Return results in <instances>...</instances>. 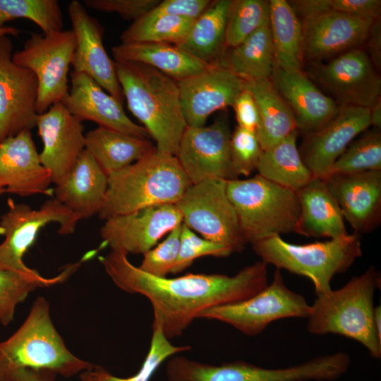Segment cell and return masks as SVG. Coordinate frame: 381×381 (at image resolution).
<instances>
[{
	"instance_id": "6da1fadb",
	"label": "cell",
	"mask_w": 381,
	"mask_h": 381,
	"mask_svg": "<svg viewBox=\"0 0 381 381\" xmlns=\"http://www.w3.org/2000/svg\"><path fill=\"white\" fill-rule=\"evenodd\" d=\"M99 260L117 287L150 301L152 325H158L168 339L180 336L203 310L245 300L268 284L267 265L262 261L234 276L189 273L168 278L145 273L123 253L111 250Z\"/></svg>"
},
{
	"instance_id": "7a4b0ae2",
	"label": "cell",
	"mask_w": 381,
	"mask_h": 381,
	"mask_svg": "<svg viewBox=\"0 0 381 381\" xmlns=\"http://www.w3.org/2000/svg\"><path fill=\"white\" fill-rule=\"evenodd\" d=\"M116 76L131 113L158 150L175 155L187 123L176 80L148 66L115 61Z\"/></svg>"
},
{
	"instance_id": "3957f363",
	"label": "cell",
	"mask_w": 381,
	"mask_h": 381,
	"mask_svg": "<svg viewBox=\"0 0 381 381\" xmlns=\"http://www.w3.org/2000/svg\"><path fill=\"white\" fill-rule=\"evenodd\" d=\"M192 184L174 155L153 150L108 176V187L98 214L102 219L146 207L176 205Z\"/></svg>"
},
{
	"instance_id": "277c9868",
	"label": "cell",
	"mask_w": 381,
	"mask_h": 381,
	"mask_svg": "<svg viewBox=\"0 0 381 381\" xmlns=\"http://www.w3.org/2000/svg\"><path fill=\"white\" fill-rule=\"evenodd\" d=\"M380 276L373 266L344 286L316 296L307 318L313 334H339L362 344L372 357H381V339L374 324V295Z\"/></svg>"
},
{
	"instance_id": "5b68a950",
	"label": "cell",
	"mask_w": 381,
	"mask_h": 381,
	"mask_svg": "<svg viewBox=\"0 0 381 381\" xmlns=\"http://www.w3.org/2000/svg\"><path fill=\"white\" fill-rule=\"evenodd\" d=\"M94 366L66 347L52 322L49 304L42 296L35 300L20 327L0 342V381L19 368L46 370L71 377Z\"/></svg>"
},
{
	"instance_id": "8992f818",
	"label": "cell",
	"mask_w": 381,
	"mask_h": 381,
	"mask_svg": "<svg viewBox=\"0 0 381 381\" xmlns=\"http://www.w3.org/2000/svg\"><path fill=\"white\" fill-rule=\"evenodd\" d=\"M262 262L311 280L316 296L331 290L332 278L361 256L358 234L307 244H294L274 235L251 244Z\"/></svg>"
},
{
	"instance_id": "52a82bcc",
	"label": "cell",
	"mask_w": 381,
	"mask_h": 381,
	"mask_svg": "<svg viewBox=\"0 0 381 381\" xmlns=\"http://www.w3.org/2000/svg\"><path fill=\"white\" fill-rule=\"evenodd\" d=\"M226 193L247 243L296 233L300 215L296 192L257 174L226 181Z\"/></svg>"
},
{
	"instance_id": "ba28073f",
	"label": "cell",
	"mask_w": 381,
	"mask_h": 381,
	"mask_svg": "<svg viewBox=\"0 0 381 381\" xmlns=\"http://www.w3.org/2000/svg\"><path fill=\"white\" fill-rule=\"evenodd\" d=\"M350 363L349 355L343 351L281 368H265L243 361L215 365L174 356L167 364L166 374L169 381H332L344 375Z\"/></svg>"
},
{
	"instance_id": "9c48e42d",
	"label": "cell",
	"mask_w": 381,
	"mask_h": 381,
	"mask_svg": "<svg viewBox=\"0 0 381 381\" xmlns=\"http://www.w3.org/2000/svg\"><path fill=\"white\" fill-rule=\"evenodd\" d=\"M8 207L0 219V234L4 237L0 243V270L37 272L28 267L23 258L35 243L40 231L50 223H56L59 234L70 235L81 220L54 198L47 200L38 209L16 203L11 198L8 200Z\"/></svg>"
},
{
	"instance_id": "30bf717a",
	"label": "cell",
	"mask_w": 381,
	"mask_h": 381,
	"mask_svg": "<svg viewBox=\"0 0 381 381\" xmlns=\"http://www.w3.org/2000/svg\"><path fill=\"white\" fill-rule=\"evenodd\" d=\"M75 48L73 30L32 33L23 47L13 53V61L30 70L38 83L36 111L41 114L68 93V71Z\"/></svg>"
},
{
	"instance_id": "8fae6325",
	"label": "cell",
	"mask_w": 381,
	"mask_h": 381,
	"mask_svg": "<svg viewBox=\"0 0 381 381\" xmlns=\"http://www.w3.org/2000/svg\"><path fill=\"white\" fill-rule=\"evenodd\" d=\"M310 310L304 296L287 287L277 269L272 282L258 293L239 302L205 310L198 318L222 322L246 335L255 336L278 320L307 318Z\"/></svg>"
},
{
	"instance_id": "7c38bea8",
	"label": "cell",
	"mask_w": 381,
	"mask_h": 381,
	"mask_svg": "<svg viewBox=\"0 0 381 381\" xmlns=\"http://www.w3.org/2000/svg\"><path fill=\"white\" fill-rule=\"evenodd\" d=\"M183 223L205 239L241 252L246 241L226 193V180L210 179L191 184L176 204Z\"/></svg>"
},
{
	"instance_id": "4fadbf2b",
	"label": "cell",
	"mask_w": 381,
	"mask_h": 381,
	"mask_svg": "<svg viewBox=\"0 0 381 381\" xmlns=\"http://www.w3.org/2000/svg\"><path fill=\"white\" fill-rule=\"evenodd\" d=\"M13 42L0 37V142L36 127L38 83L29 69L12 60Z\"/></svg>"
},
{
	"instance_id": "5bb4252c",
	"label": "cell",
	"mask_w": 381,
	"mask_h": 381,
	"mask_svg": "<svg viewBox=\"0 0 381 381\" xmlns=\"http://www.w3.org/2000/svg\"><path fill=\"white\" fill-rule=\"evenodd\" d=\"M231 135L224 119L207 126L186 127L175 156L192 184L210 179H238L231 159Z\"/></svg>"
},
{
	"instance_id": "9a60e30c",
	"label": "cell",
	"mask_w": 381,
	"mask_h": 381,
	"mask_svg": "<svg viewBox=\"0 0 381 381\" xmlns=\"http://www.w3.org/2000/svg\"><path fill=\"white\" fill-rule=\"evenodd\" d=\"M182 222V215L173 204L114 216L106 219L101 227V245L127 255L143 254Z\"/></svg>"
},
{
	"instance_id": "2e32d148",
	"label": "cell",
	"mask_w": 381,
	"mask_h": 381,
	"mask_svg": "<svg viewBox=\"0 0 381 381\" xmlns=\"http://www.w3.org/2000/svg\"><path fill=\"white\" fill-rule=\"evenodd\" d=\"M176 82L184 119L192 127L205 126L214 112L232 107L246 85L244 79L219 64Z\"/></svg>"
},
{
	"instance_id": "e0dca14e",
	"label": "cell",
	"mask_w": 381,
	"mask_h": 381,
	"mask_svg": "<svg viewBox=\"0 0 381 381\" xmlns=\"http://www.w3.org/2000/svg\"><path fill=\"white\" fill-rule=\"evenodd\" d=\"M368 54L355 48L339 54L317 68L321 84L339 106L370 108L381 93V79Z\"/></svg>"
},
{
	"instance_id": "ac0fdd59",
	"label": "cell",
	"mask_w": 381,
	"mask_h": 381,
	"mask_svg": "<svg viewBox=\"0 0 381 381\" xmlns=\"http://www.w3.org/2000/svg\"><path fill=\"white\" fill-rule=\"evenodd\" d=\"M370 126L369 108L342 105L325 125L306 135L299 152L315 177L325 178L353 139Z\"/></svg>"
},
{
	"instance_id": "d6986e66",
	"label": "cell",
	"mask_w": 381,
	"mask_h": 381,
	"mask_svg": "<svg viewBox=\"0 0 381 381\" xmlns=\"http://www.w3.org/2000/svg\"><path fill=\"white\" fill-rule=\"evenodd\" d=\"M36 127L43 144L40 161L50 172L52 183L57 185L85 150L84 126L62 102H58L38 114Z\"/></svg>"
},
{
	"instance_id": "ffe728a7",
	"label": "cell",
	"mask_w": 381,
	"mask_h": 381,
	"mask_svg": "<svg viewBox=\"0 0 381 381\" xmlns=\"http://www.w3.org/2000/svg\"><path fill=\"white\" fill-rule=\"evenodd\" d=\"M68 14L75 37L73 71L89 75L123 103V95L116 76L115 61L109 57L103 44V27L78 0L69 2Z\"/></svg>"
},
{
	"instance_id": "44dd1931",
	"label": "cell",
	"mask_w": 381,
	"mask_h": 381,
	"mask_svg": "<svg viewBox=\"0 0 381 381\" xmlns=\"http://www.w3.org/2000/svg\"><path fill=\"white\" fill-rule=\"evenodd\" d=\"M50 172L42 165L31 131L0 142V188L22 197L53 195Z\"/></svg>"
},
{
	"instance_id": "7402d4cb",
	"label": "cell",
	"mask_w": 381,
	"mask_h": 381,
	"mask_svg": "<svg viewBox=\"0 0 381 381\" xmlns=\"http://www.w3.org/2000/svg\"><path fill=\"white\" fill-rule=\"evenodd\" d=\"M62 103L82 122L90 121L100 127L142 138L150 137L143 126L127 116L122 103L83 73L71 72L68 93Z\"/></svg>"
},
{
	"instance_id": "603a6c76",
	"label": "cell",
	"mask_w": 381,
	"mask_h": 381,
	"mask_svg": "<svg viewBox=\"0 0 381 381\" xmlns=\"http://www.w3.org/2000/svg\"><path fill=\"white\" fill-rule=\"evenodd\" d=\"M343 217L358 233L375 230L381 222V171L332 175L323 179Z\"/></svg>"
},
{
	"instance_id": "cb8c5ba5",
	"label": "cell",
	"mask_w": 381,
	"mask_h": 381,
	"mask_svg": "<svg viewBox=\"0 0 381 381\" xmlns=\"http://www.w3.org/2000/svg\"><path fill=\"white\" fill-rule=\"evenodd\" d=\"M373 21L330 10L301 22L304 58L317 60L358 48Z\"/></svg>"
},
{
	"instance_id": "d4e9b609",
	"label": "cell",
	"mask_w": 381,
	"mask_h": 381,
	"mask_svg": "<svg viewBox=\"0 0 381 381\" xmlns=\"http://www.w3.org/2000/svg\"><path fill=\"white\" fill-rule=\"evenodd\" d=\"M270 79L292 111L297 131L306 135L318 130L339 109L337 102L324 94L302 70L287 71L274 66Z\"/></svg>"
},
{
	"instance_id": "484cf974",
	"label": "cell",
	"mask_w": 381,
	"mask_h": 381,
	"mask_svg": "<svg viewBox=\"0 0 381 381\" xmlns=\"http://www.w3.org/2000/svg\"><path fill=\"white\" fill-rule=\"evenodd\" d=\"M108 176L85 150L67 176L54 188V198L81 219L98 214L104 201Z\"/></svg>"
},
{
	"instance_id": "4316f807",
	"label": "cell",
	"mask_w": 381,
	"mask_h": 381,
	"mask_svg": "<svg viewBox=\"0 0 381 381\" xmlns=\"http://www.w3.org/2000/svg\"><path fill=\"white\" fill-rule=\"evenodd\" d=\"M296 193L300 215L296 233L329 238L348 234L340 207L323 179L314 177Z\"/></svg>"
},
{
	"instance_id": "83f0119b",
	"label": "cell",
	"mask_w": 381,
	"mask_h": 381,
	"mask_svg": "<svg viewBox=\"0 0 381 381\" xmlns=\"http://www.w3.org/2000/svg\"><path fill=\"white\" fill-rule=\"evenodd\" d=\"M114 61L148 66L179 80L205 69V64L173 44L164 42L121 43L111 49Z\"/></svg>"
},
{
	"instance_id": "f1b7e54d",
	"label": "cell",
	"mask_w": 381,
	"mask_h": 381,
	"mask_svg": "<svg viewBox=\"0 0 381 381\" xmlns=\"http://www.w3.org/2000/svg\"><path fill=\"white\" fill-rule=\"evenodd\" d=\"M155 149L148 138L100 127L85 133L87 150L109 176L141 159Z\"/></svg>"
},
{
	"instance_id": "f546056e",
	"label": "cell",
	"mask_w": 381,
	"mask_h": 381,
	"mask_svg": "<svg viewBox=\"0 0 381 381\" xmlns=\"http://www.w3.org/2000/svg\"><path fill=\"white\" fill-rule=\"evenodd\" d=\"M231 2V0L211 1L193 21L186 36L176 46L205 64H219V58L226 46V25Z\"/></svg>"
},
{
	"instance_id": "4dcf8cb0",
	"label": "cell",
	"mask_w": 381,
	"mask_h": 381,
	"mask_svg": "<svg viewBox=\"0 0 381 381\" xmlns=\"http://www.w3.org/2000/svg\"><path fill=\"white\" fill-rule=\"evenodd\" d=\"M259 112L256 134L262 150L277 144L297 131L294 115L270 78L246 81Z\"/></svg>"
},
{
	"instance_id": "1f68e13d",
	"label": "cell",
	"mask_w": 381,
	"mask_h": 381,
	"mask_svg": "<svg viewBox=\"0 0 381 381\" xmlns=\"http://www.w3.org/2000/svg\"><path fill=\"white\" fill-rule=\"evenodd\" d=\"M269 25L274 66L287 71L301 70L303 56V25L286 0H270Z\"/></svg>"
},
{
	"instance_id": "d6a6232c",
	"label": "cell",
	"mask_w": 381,
	"mask_h": 381,
	"mask_svg": "<svg viewBox=\"0 0 381 381\" xmlns=\"http://www.w3.org/2000/svg\"><path fill=\"white\" fill-rule=\"evenodd\" d=\"M297 135L296 131L263 150L256 168L258 175L295 192L315 177L301 158L296 145Z\"/></svg>"
},
{
	"instance_id": "836d02e7",
	"label": "cell",
	"mask_w": 381,
	"mask_h": 381,
	"mask_svg": "<svg viewBox=\"0 0 381 381\" xmlns=\"http://www.w3.org/2000/svg\"><path fill=\"white\" fill-rule=\"evenodd\" d=\"M246 81L270 78L274 56L269 22L238 45L220 63Z\"/></svg>"
},
{
	"instance_id": "e575fe53",
	"label": "cell",
	"mask_w": 381,
	"mask_h": 381,
	"mask_svg": "<svg viewBox=\"0 0 381 381\" xmlns=\"http://www.w3.org/2000/svg\"><path fill=\"white\" fill-rule=\"evenodd\" d=\"M87 260L83 257L80 261L66 266L57 275L52 277L42 276L38 272L25 274L9 270H0V322L8 325L14 318L17 306L37 288H44L61 284L67 280L81 264Z\"/></svg>"
},
{
	"instance_id": "d590c367",
	"label": "cell",
	"mask_w": 381,
	"mask_h": 381,
	"mask_svg": "<svg viewBox=\"0 0 381 381\" xmlns=\"http://www.w3.org/2000/svg\"><path fill=\"white\" fill-rule=\"evenodd\" d=\"M193 20L150 11L133 21L120 39L121 43L164 42L176 45L183 40Z\"/></svg>"
},
{
	"instance_id": "8d00e7d4",
	"label": "cell",
	"mask_w": 381,
	"mask_h": 381,
	"mask_svg": "<svg viewBox=\"0 0 381 381\" xmlns=\"http://www.w3.org/2000/svg\"><path fill=\"white\" fill-rule=\"evenodd\" d=\"M190 346L171 344L161 328L152 325V334L148 352L139 370L128 377L113 375L102 366L95 365L90 370L81 372V381H150L160 365L171 356L190 350Z\"/></svg>"
},
{
	"instance_id": "74e56055",
	"label": "cell",
	"mask_w": 381,
	"mask_h": 381,
	"mask_svg": "<svg viewBox=\"0 0 381 381\" xmlns=\"http://www.w3.org/2000/svg\"><path fill=\"white\" fill-rule=\"evenodd\" d=\"M370 171H381V133L376 128L365 131L353 140L334 162L326 177Z\"/></svg>"
},
{
	"instance_id": "f35d334b",
	"label": "cell",
	"mask_w": 381,
	"mask_h": 381,
	"mask_svg": "<svg viewBox=\"0 0 381 381\" xmlns=\"http://www.w3.org/2000/svg\"><path fill=\"white\" fill-rule=\"evenodd\" d=\"M18 18L33 22L44 34L63 30L62 11L56 0H0V28Z\"/></svg>"
},
{
	"instance_id": "ab89813d",
	"label": "cell",
	"mask_w": 381,
	"mask_h": 381,
	"mask_svg": "<svg viewBox=\"0 0 381 381\" xmlns=\"http://www.w3.org/2000/svg\"><path fill=\"white\" fill-rule=\"evenodd\" d=\"M269 1H231L226 20L225 45L233 48L241 44L269 22Z\"/></svg>"
},
{
	"instance_id": "60d3db41",
	"label": "cell",
	"mask_w": 381,
	"mask_h": 381,
	"mask_svg": "<svg viewBox=\"0 0 381 381\" xmlns=\"http://www.w3.org/2000/svg\"><path fill=\"white\" fill-rule=\"evenodd\" d=\"M231 253L227 247L198 236L182 222L179 255L171 273L181 272L202 256L223 258Z\"/></svg>"
},
{
	"instance_id": "b9f144b4",
	"label": "cell",
	"mask_w": 381,
	"mask_h": 381,
	"mask_svg": "<svg viewBox=\"0 0 381 381\" xmlns=\"http://www.w3.org/2000/svg\"><path fill=\"white\" fill-rule=\"evenodd\" d=\"M263 150L255 131L236 127L230 138V152L235 176H247L256 170Z\"/></svg>"
},
{
	"instance_id": "7bdbcfd3",
	"label": "cell",
	"mask_w": 381,
	"mask_h": 381,
	"mask_svg": "<svg viewBox=\"0 0 381 381\" xmlns=\"http://www.w3.org/2000/svg\"><path fill=\"white\" fill-rule=\"evenodd\" d=\"M181 224L170 231L167 237L145 253L139 269L150 275L166 277L176 262L180 246Z\"/></svg>"
},
{
	"instance_id": "ee69618b",
	"label": "cell",
	"mask_w": 381,
	"mask_h": 381,
	"mask_svg": "<svg viewBox=\"0 0 381 381\" xmlns=\"http://www.w3.org/2000/svg\"><path fill=\"white\" fill-rule=\"evenodd\" d=\"M159 0H84L83 4L92 9L119 14L133 21L152 11Z\"/></svg>"
},
{
	"instance_id": "f6af8a7d",
	"label": "cell",
	"mask_w": 381,
	"mask_h": 381,
	"mask_svg": "<svg viewBox=\"0 0 381 381\" xmlns=\"http://www.w3.org/2000/svg\"><path fill=\"white\" fill-rule=\"evenodd\" d=\"M209 0H164L150 12L195 20L208 7Z\"/></svg>"
},
{
	"instance_id": "bcb514c9",
	"label": "cell",
	"mask_w": 381,
	"mask_h": 381,
	"mask_svg": "<svg viewBox=\"0 0 381 381\" xmlns=\"http://www.w3.org/2000/svg\"><path fill=\"white\" fill-rule=\"evenodd\" d=\"M232 107L238 127L256 133L260 122L258 109L253 95L246 87L237 96Z\"/></svg>"
},
{
	"instance_id": "7dc6e473",
	"label": "cell",
	"mask_w": 381,
	"mask_h": 381,
	"mask_svg": "<svg viewBox=\"0 0 381 381\" xmlns=\"http://www.w3.org/2000/svg\"><path fill=\"white\" fill-rule=\"evenodd\" d=\"M332 10L375 20L380 18V0H330Z\"/></svg>"
},
{
	"instance_id": "c3c4849f",
	"label": "cell",
	"mask_w": 381,
	"mask_h": 381,
	"mask_svg": "<svg viewBox=\"0 0 381 381\" xmlns=\"http://www.w3.org/2000/svg\"><path fill=\"white\" fill-rule=\"evenodd\" d=\"M289 4L297 16L306 21L332 10L330 0H296Z\"/></svg>"
},
{
	"instance_id": "681fc988",
	"label": "cell",
	"mask_w": 381,
	"mask_h": 381,
	"mask_svg": "<svg viewBox=\"0 0 381 381\" xmlns=\"http://www.w3.org/2000/svg\"><path fill=\"white\" fill-rule=\"evenodd\" d=\"M368 47L369 57L377 70L381 68V21L380 18L372 23L368 36Z\"/></svg>"
},
{
	"instance_id": "f907efd6",
	"label": "cell",
	"mask_w": 381,
	"mask_h": 381,
	"mask_svg": "<svg viewBox=\"0 0 381 381\" xmlns=\"http://www.w3.org/2000/svg\"><path fill=\"white\" fill-rule=\"evenodd\" d=\"M56 374L46 370L19 368L1 381H54Z\"/></svg>"
},
{
	"instance_id": "816d5d0a",
	"label": "cell",
	"mask_w": 381,
	"mask_h": 381,
	"mask_svg": "<svg viewBox=\"0 0 381 381\" xmlns=\"http://www.w3.org/2000/svg\"><path fill=\"white\" fill-rule=\"evenodd\" d=\"M370 126L380 129L381 127V99L379 98L370 108Z\"/></svg>"
},
{
	"instance_id": "f5cc1de1",
	"label": "cell",
	"mask_w": 381,
	"mask_h": 381,
	"mask_svg": "<svg viewBox=\"0 0 381 381\" xmlns=\"http://www.w3.org/2000/svg\"><path fill=\"white\" fill-rule=\"evenodd\" d=\"M374 324L378 337L381 339V308L380 305L375 307Z\"/></svg>"
},
{
	"instance_id": "db71d44e",
	"label": "cell",
	"mask_w": 381,
	"mask_h": 381,
	"mask_svg": "<svg viewBox=\"0 0 381 381\" xmlns=\"http://www.w3.org/2000/svg\"><path fill=\"white\" fill-rule=\"evenodd\" d=\"M20 30L11 26H4L0 28V37L3 35L18 37Z\"/></svg>"
},
{
	"instance_id": "11a10c76",
	"label": "cell",
	"mask_w": 381,
	"mask_h": 381,
	"mask_svg": "<svg viewBox=\"0 0 381 381\" xmlns=\"http://www.w3.org/2000/svg\"><path fill=\"white\" fill-rule=\"evenodd\" d=\"M6 193V190L4 189L0 188V195H1L3 193Z\"/></svg>"
}]
</instances>
